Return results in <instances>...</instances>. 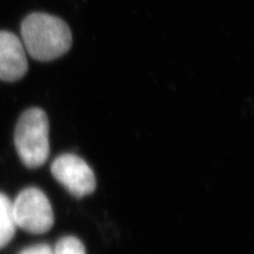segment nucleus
<instances>
[{"label":"nucleus","instance_id":"obj_1","mask_svg":"<svg viewBox=\"0 0 254 254\" xmlns=\"http://www.w3.org/2000/svg\"><path fill=\"white\" fill-rule=\"evenodd\" d=\"M21 41L32 58L51 62L68 52L72 33L68 25L60 18L36 12L21 23Z\"/></svg>","mask_w":254,"mask_h":254},{"label":"nucleus","instance_id":"obj_2","mask_svg":"<svg viewBox=\"0 0 254 254\" xmlns=\"http://www.w3.org/2000/svg\"><path fill=\"white\" fill-rule=\"evenodd\" d=\"M50 124L45 111L31 107L19 117L14 145L21 163L28 168L41 167L50 157Z\"/></svg>","mask_w":254,"mask_h":254},{"label":"nucleus","instance_id":"obj_3","mask_svg":"<svg viewBox=\"0 0 254 254\" xmlns=\"http://www.w3.org/2000/svg\"><path fill=\"white\" fill-rule=\"evenodd\" d=\"M15 226L31 234H44L55 224V213L45 193L38 187H26L12 201Z\"/></svg>","mask_w":254,"mask_h":254},{"label":"nucleus","instance_id":"obj_4","mask_svg":"<svg viewBox=\"0 0 254 254\" xmlns=\"http://www.w3.org/2000/svg\"><path fill=\"white\" fill-rule=\"evenodd\" d=\"M51 172L57 182L77 199L92 194L97 187V180L90 165L77 154L59 155L51 165Z\"/></svg>","mask_w":254,"mask_h":254},{"label":"nucleus","instance_id":"obj_5","mask_svg":"<svg viewBox=\"0 0 254 254\" xmlns=\"http://www.w3.org/2000/svg\"><path fill=\"white\" fill-rule=\"evenodd\" d=\"M28 68L23 41L8 31H0V80L17 81Z\"/></svg>","mask_w":254,"mask_h":254},{"label":"nucleus","instance_id":"obj_6","mask_svg":"<svg viewBox=\"0 0 254 254\" xmlns=\"http://www.w3.org/2000/svg\"><path fill=\"white\" fill-rule=\"evenodd\" d=\"M15 222L12 212V200L0 192V250L11 243L15 234Z\"/></svg>","mask_w":254,"mask_h":254},{"label":"nucleus","instance_id":"obj_7","mask_svg":"<svg viewBox=\"0 0 254 254\" xmlns=\"http://www.w3.org/2000/svg\"><path fill=\"white\" fill-rule=\"evenodd\" d=\"M52 254H86V250L78 238L67 236L58 240Z\"/></svg>","mask_w":254,"mask_h":254},{"label":"nucleus","instance_id":"obj_8","mask_svg":"<svg viewBox=\"0 0 254 254\" xmlns=\"http://www.w3.org/2000/svg\"><path fill=\"white\" fill-rule=\"evenodd\" d=\"M18 254H52V249L47 244H38L21 250Z\"/></svg>","mask_w":254,"mask_h":254}]
</instances>
